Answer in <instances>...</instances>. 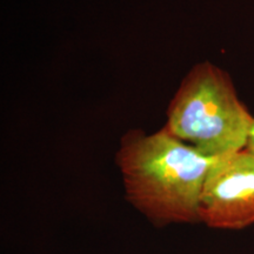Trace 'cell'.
I'll use <instances>...</instances> for the list:
<instances>
[{
	"label": "cell",
	"instance_id": "7a4b0ae2",
	"mask_svg": "<svg viewBox=\"0 0 254 254\" xmlns=\"http://www.w3.org/2000/svg\"><path fill=\"white\" fill-rule=\"evenodd\" d=\"M166 117L171 134L209 158L244 150L254 122L230 74L209 62L195 64L185 75Z\"/></svg>",
	"mask_w": 254,
	"mask_h": 254
},
{
	"label": "cell",
	"instance_id": "277c9868",
	"mask_svg": "<svg viewBox=\"0 0 254 254\" xmlns=\"http://www.w3.org/2000/svg\"><path fill=\"white\" fill-rule=\"evenodd\" d=\"M245 148H247V150H250L251 152H253L254 153V122H253L252 127H251L249 140H247V145Z\"/></svg>",
	"mask_w": 254,
	"mask_h": 254
},
{
	"label": "cell",
	"instance_id": "6da1fadb",
	"mask_svg": "<svg viewBox=\"0 0 254 254\" xmlns=\"http://www.w3.org/2000/svg\"><path fill=\"white\" fill-rule=\"evenodd\" d=\"M220 158H209L163 127L123 135L116 161L127 201L157 227L196 224L202 187Z\"/></svg>",
	"mask_w": 254,
	"mask_h": 254
},
{
	"label": "cell",
	"instance_id": "3957f363",
	"mask_svg": "<svg viewBox=\"0 0 254 254\" xmlns=\"http://www.w3.org/2000/svg\"><path fill=\"white\" fill-rule=\"evenodd\" d=\"M199 219L217 230L254 224V153L247 148L218 159L206 178Z\"/></svg>",
	"mask_w": 254,
	"mask_h": 254
}]
</instances>
